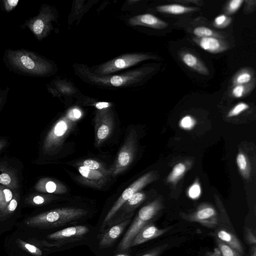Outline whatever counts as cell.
<instances>
[{
    "label": "cell",
    "mask_w": 256,
    "mask_h": 256,
    "mask_svg": "<svg viewBox=\"0 0 256 256\" xmlns=\"http://www.w3.org/2000/svg\"><path fill=\"white\" fill-rule=\"evenodd\" d=\"M3 61L10 71L26 76H46L52 74L54 68L51 61L25 49H6Z\"/></svg>",
    "instance_id": "1"
},
{
    "label": "cell",
    "mask_w": 256,
    "mask_h": 256,
    "mask_svg": "<svg viewBox=\"0 0 256 256\" xmlns=\"http://www.w3.org/2000/svg\"><path fill=\"white\" fill-rule=\"evenodd\" d=\"M87 212L86 210L80 208H58L28 218L25 220V224L30 228H51L76 220Z\"/></svg>",
    "instance_id": "2"
},
{
    "label": "cell",
    "mask_w": 256,
    "mask_h": 256,
    "mask_svg": "<svg viewBox=\"0 0 256 256\" xmlns=\"http://www.w3.org/2000/svg\"><path fill=\"white\" fill-rule=\"evenodd\" d=\"M160 208V204L158 201H154L142 208L124 234L118 246V250L122 252L130 248L134 238L144 226L150 223Z\"/></svg>",
    "instance_id": "3"
},
{
    "label": "cell",
    "mask_w": 256,
    "mask_h": 256,
    "mask_svg": "<svg viewBox=\"0 0 256 256\" xmlns=\"http://www.w3.org/2000/svg\"><path fill=\"white\" fill-rule=\"evenodd\" d=\"M55 10L52 6L44 4L39 10L38 14L26 20L20 28H28L39 41L46 38L52 30V22L56 20Z\"/></svg>",
    "instance_id": "4"
},
{
    "label": "cell",
    "mask_w": 256,
    "mask_h": 256,
    "mask_svg": "<svg viewBox=\"0 0 256 256\" xmlns=\"http://www.w3.org/2000/svg\"><path fill=\"white\" fill-rule=\"evenodd\" d=\"M156 58L154 56L144 54H124L98 66L96 69L94 74L100 76L112 74L136 65L141 62Z\"/></svg>",
    "instance_id": "5"
},
{
    "label": "cell",
    "mask_w": 256,
    "mask_h": 256,
    "mask_svg": "<svg viewBox=\"0 0 256 256\" xmlns=\"http://www.w3.org/2000/svg\"><path fill=\"white\" fill-rule=\"evenodd\" d=\"M146 68H140L118 75L101 76L84 70L87 77L92 82L99 84L110 85L116 87L126 86L142 80L147 73Z\"/></svg>",
    "instance_id": "6"
},
{
    "label": "cell",
    "mask_w": 256,
    "mask_h": 256,
    "mask_svg": "<svg viewBox=\"0 0 256 256\" xmlns=\"http://www.w3.org/2000/svg\"><path fill=\"white\" fill-rule=\"evenodd\" d=\"M70 126V120L67 116L58 120L45 137L42 148L43 152L50 154L54 152L61 144Z\"/></svg>",
    "instance_id": "7"
},
{
    "label": "cell",
    "mask_w": 256,
    "mask_h": 256,
    "mask_svg": "<svg viewBox=\"0 0 256 256\" xmlns=\"http://www.w3.org/2000/svg\"><path fill=\"white\" fill-rule=\"evenodd\" d=\"M152 178L150 173L146 174L134 181L123 192L105 216L100 226V231H102L106 228L108 222L134 194L138 192L139 190L150 182Z\"/></svg>",
    "instance_id": "8"
},
{
    "label": "cell",
    "mask_w": 256,
    "mask_h": 256,
    "mask_svg": "<svg viewBox=\"0 0 256 256\" xmlns=\"http://www.w3.org/2000/svg\"><path fill=\"white\" fill-rule=\"evenodd\" d=\"M181 216L187 221L198 222L209 228H215L220 224L218 216L216 210L212 206L208 205L198 208L192 214H183Z\"/></svg>",
    "instance_id": "9"
},
{
    "label": "cell",
    "mask_w": 256,
    "mask_h": 256,
    "mask_svg": "<svg viewBox=\"0 0 256 256\" xmlns=\"http://www.w3.org/2000/svg\"><path fill=\"white\" fill-rule=\"evenodd\" d=\"M89 230L84 226L68 227L47 236V238L54 241L51 246L64 244L82 240L88 233Z\"/></svg>",
    "instance_id": "10"
},
{
    "label": "cell",
    "mask_w": 256,
    "mask_h": 256,
    "mask_svg": "<svg viewBox=\"0 0 256 256\" xmlns=\"http://www.w3.org/2000/svg\"><path fill=\"white\" fill-rule=\"evenodd\" d=\"M132 134L129 135L126 142L120 152L112 169L113 175H116L124 170L132 161L134 156V146Z\"/></svg>",
    "instance_id": "11"
},
{
    "label": "cell",
    "mask_w": 256,
    "mask_h": 256,
    "mask_svg": "<svg viewBox=\"0 0 256 256\" xmlns=\"http://www.w3.org/2000/svg\"><path fill=\"white\" fill-rule=\"evenodd\" d=\"M170 229L171 227L159 228L154 224L148 223L144 226L134 238L130 243V248L159 237Z\"/></svg>",
    "instance_id": "12"
},
{
    "label": "cell",
    "mask_w": 256,
    "mask_h": 256,
    "mask_svg": "<svg viewBox=\"0 0 256 256\" xmlns=\"http://www.w3.org/2000/svg\"><path fill=\"white\" fill-rule=\"evenodd\" d=\"M193 40L201 48L212 54L222 52L228 50L230 46L224 39L216 37H195Z\"/></svg>",
    "instance_id": "13"
},
{
    "label": "cell",
    "mask_w": 256,
    "mask_h": 256,
    "mask_svg": "<svg viewBox=\"0 0 256 256\" xmlns=\"http://www.w3.org/2000/svg\"><path fill=\"white\" fill-rule=\"evenodd\" d=\"M130 220V218L126 219L108 228L102 236L99 246L101 248H104L112 246L122 234Z\"/></svg>",
    "instance_id": "14"
},
{
    "label": "cell",
    "mask_w": 256,
    "mask_h": 256,
    "mask_svg": "<svg viewBox=\"0 0 256 256\" xmlns=\"http://www.w3.org/2000/svg\"><path fill=\"white\" fill-rule=\"evenodd\" d=\"M129 24L132 26H144L155 29H164L168 25L165 21L150 14L133 16L129 20Z\"/></svg>",
    "instance_id": "15"
},
{
    "label": "cell",
    "mask_w": 256,
    "mask_h": 256,
    "mask_svg": "<svg viewBox=\"0 0 256 256\" xmlns=\"http://www.w3.org/2000/svg\"><path fill=\"white\" fill-rule=\"evenodd\" d=\"M180 57L186 66L195 72L203 75L209 74V70L206 65L194 54L184 51L180 52Z\"/></svg>",
    "instance_id": "16"
},
{
    "label": "cell",
    "mask_w": 256,
    "mask_h": 256,
    "mask_svg": "<svg viewBox=\"0 0 256 256\" xmlns=\"http://www.w3.org/2000/svg\"><path fill=\"white\" fill-rule=\"evenodd\" d=\"M216 238L223 242L240 254L243 256L242 246L236 236L226 229L220 228L216 230Z\"/></svg>",
    "instance_id": "17"
},
{
    "label": "cell",
    "mask_w": 256,
    "mask_h": 256,
    "mask_svg": "<svg viewBox=\"0 0 256 256\" xmlns=\"http://www.w3.org/2000/svg\"><path fill=\"white\" fill-rule=\"evenodd\" d=\"M36 190L49 194H60L64 192V186L58 182L48 178L40 179L34 186Z\"/></svg>",
    "instance_id": "18"
},
{
    "label": "cell",
    "mask_w": 256,
    "mask_h": 256,
    "mask_svg": "<svg viewBox=\"0 0 256 256\" xmlns=\"http://www.w3.org/2000/svg\"><path fill=\"white\" fill-rule=\"evenodd\" d=\"M156 8L159 12L174 15L183 14L199 10L198 7L185 6L179 4L160 5Z\"/></svg>",
    "instance_id": "19"
},
{
    "label": "cell",
    "mask_w": 256,
    "mask_h": 256,
    "mask_svg": "<svg viewBox=\"0 0 256 256\" xmlns=\"http://www.w3.org/2000/svg\"><path fill=\"white\" fill-rule=\"evenodd\" d=\"M98 116L100 117V120L98 123L97 122L98 126L96 130V139L97 143L99 144L103 140L106 138L110 133L111 130V122L110 117L108 114L100 113Z\"/></svg>",
    "instance_id": "20"
},
{
    "label": "cell",
    "mask_w": 256,
    "mask_h": 256,
    "mask_svg": "<svg viewBox=\"0 0 256 256\" xmlns=\"http://www.w3.org/2000/svg\"><path fill=\"white\" fill-rule=\"evenodd\" d=\"M254 80V73L253 70L248 68H242L234 76L232 80V86L248 84Z\"/></svg>",
    "instance_id": "21"
},
{
    "label": "cell",
    "mask_w": 256,
    "mask_h": 256,
    "mask_svg": "<svg viewBox=\"0 0 256 256\" xmlns=\"http://www.w3.org/2000/svg\"><path fill=\"white\" fill-rule=\"evenodd\" d=\"M0 184L10 190H16L18 186L16 174L5 168L0 172Z\"/></svg>",
    "instance_id": "22"
},
{
    "label": "cell",
    "mask_w": 256,
    "mask_h": 256,
    "mask_svg": "<svg viewBox=\"0 0 256 256\" xmlns=\"http://www.w3.org/2000/svg\"><path fill=\"white\" fill-rule=\"evenodd\" d=\"M256 85L255 80L253 82L244 84H237L232 86L230 90V95L236 98H244L250 94L254 89Z\"/></svg>",
    "instance_id": "23"
},
{
    "label": "cell",
    "mask_w": 256,
    "mask_h": 256,
    "mask_svg": "<svg viewBox=\"0 0 256 256\" xmlns=\"http://www.w3.org/2000/svg\"><path fill=\"white\" fill-rule=\"evenodd\" d=\"M18 200V194H14L11 200L0 212V222L6 220L12 215L17 208Z\"/></svg>",
    "instance_id": "24"
},
{
    "label": "cell",
    "mask_w": 256,
    "mask_h": 256,
    "mask_svg": "<svg viewBox=\"0 0 256 256\" xmlns=\"http://www.w3.org/2000/svg\"><path fill=\"white\" fill-rule=\"evenodd\" d=\"M192 34L196 38L216 37L224 39L223 36L218 32L205 26H198L192 30Z\"/></svg>",
    "instance_id": "25"
},
{
    "label": "cell",
    "mask_w": 256,
    "mask_h": 256,
    "mask_svg": "<svg viewBox=\"0 0 256 256\" xmlns=\"http://www.w3.org/2000/svg\"><path fill=\"white\" fill-rule=\"evenodd\" d=\"M186 170V166L182 162L177 164L174 166L172 172L168 178L169 182L174 183L176 182L184 174Z\"/></svg>",
    "instance_id": "26"
},
{
    "label": "cell",
    "mask_w": 256,
    "mask_h": 256,
    "mask_svg": "<svg viewBox=\"0 0 256 256\" xmlns=\"http://www.w3.org/2000/svg\"><path fill=\"white\" fill-rule=\"evenodd\" d=\"M14 195L11 190L5 186L0 185V212L11 200Z\"/></svg>",
    "instance_id": "27"
},
{
    "label": "cell",
    "mask_w": 256,
    "mask_h": 256,
    "mask_svg": "<svg viewBox=\"0 0 256 256\" xmlns=\"http://www.w3.org/2000/svg\"><path fill=\"white\" fill-rule=\"evenodd\" d=\"M78 171L82 176L89 180H98L104 178L101 171L90 170L82 166L79 167Z\"/></svg>",
    "instance_id": "28"
},
{
    "label": "cell",
    "mask_w": 256,
    "mask_h": 256,
    "mask_svg": "<svg viewBox=\"0 0 256 256\" xmlns=\"http://www.w3.org/2000/svg\"><path fill=\"white\" fill-rule=\"evenodd\" d=\"M49 200L50 198L47 196L33 194L26 198L25 202L29 205L39 206L46 204Z\"/></svg>",
    "instance_id": "29"
},
{
    "label": "cell",
    "mask_w": 256,
    "mask_h": 256,
    "mask_svg": "<svg viewBox=\"0 0 256 256\" xmlns=\"http://www.w3.org/2000/svg\"><path fill=\"white\" fill-rule=\"evenodd\" d=\"M16 243L22 249L34 256H42V252L40 248L34 244L26 242L21 239H17Z\"/></svg>",
    "instance_id": "30"
},
{
    "label": "cell",
    "mask_w": 256,
    "mask_h": 256,
    "mask_svg": "<svg viewBox=\"0 0 256 256\" xmlns=\"http://www.w3.org/2000/svg\"><path fill=\"white\" fill-rule=\"evenodd\" d=\"M236 164L241 173L245 178L249 174V164L248 158L242 153L240 152L236 158Z\"/></svg>",
    "instance_id": "31"
},
{
    "label": "cell",
    "mask_w": 256,
    "mask_h": 256,
    "mask_svg": "<svg viewBox=\"0 0 256 256\" xmlns=\"http://www.w3.org/2000/svg\"><path fill=\"white\" fill-rule=\"evenodd\" d=\"M216 246L220 249L222 256H243L216 238Z\"/></svg>",
    "instance_id": "32"
},
{
    "label": "cell",
    "mask_w": 256,
    "mask_h": 256,
    "mask_svg": "<svg viewBox=\"0 0 256 256\" xmlns=\"http://www.w3.org/2000/svg\"><path fill=\"white\" fill-rule=\"evenodd\" d=\"M230 16L225 14H221L215 18L213 22L214 27L218 28H224L228 27L232 22Z\"/></svg>",
    "instance_id": "33"
},
{
    "label": "cell",
    "mask_w": 256,
    "mask_h": 256,
    "mask_svg": "<svg viewBox=\"0 0 256 256\" xmlns=\"http://www.w3.org/2000/svg\"><path fill=\"white\" fill-rule=\"evenodd\" d=\"M244 2V0H231L227 2L225 8V14L230 16L236 13Z\"/></svg>",
    "instance_id": "34"
},
{
    "label": "cell",
    "mask_w": 256,
    "mask_h": 256,
    "mask_svg": "<svg viewBox=\"0 0 256 256\" xmlns=\"http://www.w3.org/2000/svg\"><path fill=\"white\" fill-rule=\"evenodd\" d=\"M248 108L249 105L248 104L244 102H238L228 112L227 116L232 118L237 116Z\"/></svg>",
    "instance_id": "35"
},
{
    "label": "cell",
    "mask_w": 256,
    "mask_h": 256,
    "mask_svg": "<svg viewBox=\"0 0 256 256\" xmlns=\"http://www.w3.org/2000/svg\"><path fill=\"white\" fill-rule=\"evenodd\" d=\"M180 128L186 130H190L193 128L196 124V120L190 115L182 117L180 121Z\"/></svg>",
    "instance_id": "36"
},
{
    "label": "cell",
    "mask_w": 256,
    "mask_h": 256,
    "mask_svg": "<svg viewBox=\"0 0 256 256\" xmlns=\"http://www.w3.org/2000/svg\"><path fill=\"white\" fill-rule=\"evenodd\" d=\"M201 188L199 183L195 182L189 188L188 195L192 199L198 198L200 195Z\"/></svg>",
    "instance_id": "37"
},
{
    "label": "cell",
    "mask_w": 256,
    "mask_h": 256,
    "mask_svg": "<svg viewBox=\"0 0 256 256\" xmlns=\"http://www.w3.org/2000/svg\"><path fill=\"white\" fill-rule=\"evenodd\" d=\"M244 238L246 242L253 246H256V237L254 231L250 228H246L244 230Z\"/></svg>",
    "instance_id": "38"
},
{
    "label": "cell",
    "mask_w": 256,
    "mask_h": 256,
    "mask_svg": "<svg viewBox=\"0 0 256 256\" xmlns=\"http://www.w3.org/2000/svg\"><path fill=\"white\" fill-rule=\"evenodd\" d=\"M5 12H10L17 6L18 0H3L2 1Z\"/></svg>",
    "instance_id": "39"
},
{
    "label": "cell",
    "mask_w": 256,
    "mask_h": 256,
    "mask_svg": "<svg viewBox=\"0 0 256 256\" xmlns=\"http://www.w3.org/2000/svg\"><path fill=\"white\" fill-rule=\"evenodd\" d=\"M82 166L90 170L100 171V170L102 168V166L98 162L92 160H84Z\"/></svg>",
    "instance_id": "40"
},
{
    "label": "cell",
    "mask_w": 256,
    "mask_h": 256,
    "mask_svg": "<svg viewBox=\"0 0 256 256\" xmlns=\"http://www.w3.org/2000/svg\"><path fill=\"white\" fill-rule=\"evenodd\" d=\"M9 91L10 88L8 87H6L4 88L0 87V109L6 103Z\"/></svg>",
    "instance_id": "41"
},
{
    "label": "cell",
    "mask_w": 256,
    "mask_h": 256,
    "mask_svg": "<svg viewBox=\"0 0 256 256\" xmlns=\"http://www.w3.org/2000/svg\"><path fill=\"white\" fill-rule=\"evenodd\" d=\"M66 116L70 120L74 121L81 117L82 112L78 108H73L70 110Z\"/></svg>",
    "instance_id": "42"
},
{
    "label": "cell",
    "mask_w": 256,
    "mask_h": 256,
    "mask_svg": "<svg viewBox=\"0 0 256 256\" xmlns=\"http://www.w3.org/2000/svg\"><path fill=\"white\" fill-rule=\"evenodd\" d=\"M166 245H164L156 248L152 250V251L147 252L142 256H159L162 252L164 250V249L166 248Z\"/></svg>",
    "instance_id": "43"
},
{
    "label": "cell",
    "mask_w": 256,
    "mask_h": 256,
    "mask_svg": "<svg viewBox=\"0 0 256 256\" xmlns=\"http://www.w3.org/2000/svg\"><path fill=\"white\" fill-rule=\"evenodd\" d=\"M246 3V11L252 12L255 9L256 0H244Z\"/></svg>",
    "instance_id": "44"
},
{
    "label": "cell",
    "mask_w": 256,
    "mask_h": 256,
    "mask_svg": "<svg viewBox=\"0 0 256 256\" xmlns=\"http://www.w3.org/2000/svg\"><path fill=\"white\" fill-rule=\"evenodd\" d=\"M172 2H180L182 4H197L198 6H202L203 5V2L201 0H173Z\"/></svg>",
    "instance_id": "45"
},
{
    "label": "cell",
    "mask_w": 256,
    "mask_h": 256,
    "mask_svg": "<svg viewBox=\"0 0 256 256\" xmlns=\"http://www.w3.org/2000/svg\"><path fill=\"white\" fill-rule=\"evenodd\" d=\"M204 256H222L220 249L216 246L213 250L208 251L206 253Z\"/></svg>",
    "instance_id": "46"
},
{
    "label": "cell",
    "mask_w": 256,
    "mask_h": 256,
    "mask_svg": "<svg viewBox=\"0 0 256 256\" xmlns=\"http://www.w3.org/2000/svg\"><path fill=\"white\" fill-rule=\"evenodd\" d=\"M110 104L107 102H98L96 104V107L98 110H102L110 106Z\"/></svg>",
    "instance_id": "47"
},
{
    "label": "cell",
    "mask_w": 256,
    "mask_h": 256,
    "mask_svg": "<svg viewBox=\"0 0 256 256\" xmlns=\"http://www.w3.org/2000/svg\"><path fill=\"white\" fill-rule=\"evenodd\" d=\"M6 142L4 140H0V151L2 150L6 146Z\"/></svg>",
    "instance_id": "48"
},
{
    "label": "cell",
    "mask_w": 256,
    "mask_h": 256,
    "mask_svg": "<svg viewBox=\"0 0 256 256\" xmlns=\"http://www.w3.org/2000/svg\"><path fill=\"white\" fill-rule=\"evenodd\" d=\"M250 256H256V246H253L252 248Z\"/></svg>",
    "instance_id": "49"
},
{
    "label": "cell",
    "mask_w": 256,
    "mask_h": 256,
    "mask_svg": "<svg viewBox=\"0 0 256 256\" xmlns=\"http://www.w3.org/2000/svg\"><path fill=\"white\" fill-rule=\"evenodd\" d=\"M115 256H128V254H126L122 253V254H118L116 255Z\"/></svg>",
    "instance_id": "50"
},
{
    "label": "cell",
    "mask_w": 256,
    "mask_h": 256,
    "mask_svg": "<svg viewBox=\"0 0 256 256\" xmlns=\"http://www.w3.org/2000/svg\"><path fill=\"white\" fill-rule=\"evenodd\" d=\"M4 167H2V166H0V172L4 169Z\"/></svg>",
    "instance_id": "51"
}]
</instances>
